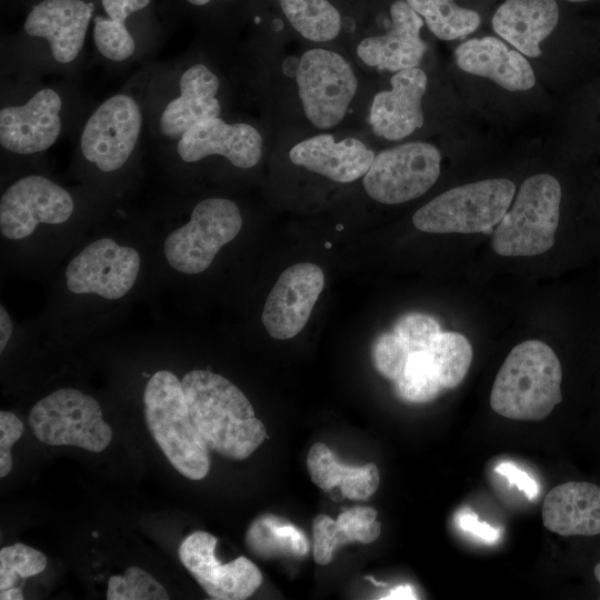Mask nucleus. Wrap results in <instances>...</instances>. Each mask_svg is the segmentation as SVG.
Returning a JSON list of instances; mask_svg holds the SVG:
<instances>
[{
	"instance_id": "33",
	"label": "nucleus",
	"mask_w": 600,
	"mask_h": 600,
	"mask_svg": "<svg viewBox=\"0 0 600 600\" xmlns=\"http://www.w3.org/2000/svg\"><path fill=\"white\" fill-rule=\"evenodd\" d=\"M47 567L46 556L27 544L17 542L0 550V591L16 587L19 579L41 573Z\"/></svg>"
},
{
	"instance_id": "16",
	"label": "nucleus",
	"mask_w": 600,
	"mask_h": 600,
	"mask_svg": "<svg viewBox=\"0 0 600 600\" xmlns=\"http://www.w3.org/2000/svg\"><path fill=\"white\" fill-rule=\"evenodd\" d=\"M217 543V537L209 532L190 533L179 548L181 563L210 598L248 599L262 582L260 570L246 557L222 564L216 557Z\"/></svg>"
},
{
	"instance_id": "4",
	"label": "nucleus",
	"mask_w": 600,
	"mask_h": 600,
	"mask_svg": "<svg viewBox=\"0 0 600 600\" xmlns=\"http://www.w3.org/2000/svg\"><path fill=\"white\" fill-rule=\"evenodd\" d=\"M181 383L191 421L209 450L243 460L264 441V424L230 380L208 370H192Z\"/></svg>"
},
{
	"instance_id": "10",
	"label": "nucleus",
	"mask_w": 600,
	"mask_h": 600,
	"mask_svg": "<svg viewBox=\"0 0 600 600\" xmlns=\"http://www.w3.org/2000/svg\"><path fill=\"white\" fill-rule=\"evenodd\" d=\"M34 437L50 446H72L103 451L112 440L98 401L72 388H62L39 400L30 410Z\"/></svg>"
},
{
	"instance_id": "1",
	"label": "nucleus",
	"mask_w": 600,
	"mask_h": 600,
	"mask_svg": "<svg viewBox=\"0 0 600 600\" xmlns=\"http://www.w3.org/2000/svg\"><path fill=\"white\" fill-rule=\"evenodd\" d=\"M94 6L84 0H41L18 37L1 48V74L9 80L58 74L73 79L86 58Z\"/></svg>"
},
{
	"instance_id": "8",
	"label": "nucleus",
	"mask_w": 600,
	"mask_h": 600,
	"mask_svg": "<svg viewBox=\"0 0 600 600\" xmlns=\"http://www.w3.org/2000/svg\"><path fill=\"white\" fill-rule=\"evenodd\" d=\"M561 186L551 174L539 173L520 186L511 209L497 224L492 249L503 257H530L554 244L560 218Z\"/></svg>"
},
{
	"instance_id": "34",
	"label": "nucleus",
	"mask_w": 600,
	"mask_h": 600,
	"mask_svg": "<svg viewBox=\"0 0 600 600\" xmlns=\"http://www.w3.org/2000/svg\"><path fill=\"white\" fill-rule=\"evenodd\" d=\"M108 600H168L164 587L139 567L128 568L108 580Z\"/></svg>"
},
{
	"instance_id": "27",
	"label": "nucleus",
	"mask_w": 600,
	"mask_h": 600,
	"mask_svg": "<svg viewBox=\"0 0 600 600\" xmlns=\"http://www.w3.org/2000/svg\"><path fill=\"white\" fill-rule=\"evenodd\" d=\"M381 527L377 511L371 507H354L333 520L327 514L313 519V557L321 564H328L334 550L350 542L371 543L380 536Z\"/></svg>"
},
{
	"instance_id": "2",
	"label": "nucleus",
	"mask_w": 600,
	"mask_h": 600,
	"mask_svg": "<svg viewBox=\"0 0 600 600\" xmlns=\"http://www.w3.org/2000/svg\"><path fill=\"white\" fill-rule=\"evenodd\" d=\"M88 111L74 83L42 84L40 79L9 80L1 87L0 147L8 154L30 157L53 147Z\"/></svg>"
},
{
	"instance_id": "41",
	"label": "nucleus",
	"mask_w": 600,
	"mask_h": 600,
	"mask_svg": "<svg viewBox=\"0 0 600 600\" xmlns=\"http://www.w3.org/2000/svg\"><path fill=\"white\" fill-rule=\"evenodd\" d=\"M384 600H410L418 599V596L410 584H400L391 588L384 597H381Z\"/></svg>"
},
{
	"instance_id": "22",
	"label": "nucleus",
	"mask_w": 600,
	"mask_h": 600,
	"mask_svg": "<svg viewBox=\"0 0 600 600\" xmlns=\"http://www.w3.org/2000/svg\"><path fill=\"white\" fill-rule=\"evenodd\" d=\"M454 58L464 72L488 78L509 91H526L536 83L534 72L524 56L494 37L462 42Z\"/></svg>"
},
{
	"instance_id": "32",
	"label": "nucleus",
	"mask_w": 600,
	"mask_h": 600,
	"mask_svg": "<svg viewBox=\"0 0 600 600\" xmlns=\"http://www.w3.org/2000/svg\"><path fill=\"white\" fill-rule=\"evenodd\" d=\"M247 543L252 552L262 556L277 548L296 556H304L309 550L308 541L298 528L270 517L260 518L252 523L247 533Z\"/></svg>"
},
{
	"instance_id": "38",
	"label": "nucleus",
	"mask_w": 600,
	"mask_h": 600,
	"mask_svg": "<svg viewBox=\"0 0 600 600\" xmlns=\"http://www.w3.org/2000/svg\"><path fill=\"white\" fill-rule=\"evenodd\" d=\"M496 472L503 476L511 486H516L528 499L532 500L538 496V483L514 463L509 461L500 462L496 467Z\"/></svg>"
},
{
	"instance_id": "14",
	"label": "nucleus",
	"mask_w": 600,
	"mask_h": 600,
	"mask_svg": "<svg viewBox=\"0 0 600 600\" xmlns=\"http://www.w3.org/2000/svg\"><path fill=\"white\" fill-rule=\"evenodd\" d=\"M71 193L41 174L13 181L0 199V231L11 240L23 239L41 223L61 224L74 211Z\"/></svg>"
},
{
	"instance_id": "29",
	"label": "nucleus",
	"mask_w": 600,
	"mask_h": 600,
	"mask_svg": "<svg viewBox=\"0 0 600 600\" xmlns=\"http://www.w3.org/2000/svg\"><path fill=\"white\" fill-rule=\"evenodd\" d=\"M423 18L429 30L441 40L472 33L480 24L477 11L459 7L454 0H406Z\"/></svg>"
},
{
	"instance_id": "13",
	"label": "nucleus",
	"mask_w": 600,
	"mask_h": 600,
	"mask_svg": "<svg viewBox=\"0 0 600 600\" xmlns=\"http://www.w3.org/2000/svg\"><path fill=\"white\" fill-rule=\"evenodd\" d=\"M441 153L431 143L414 141L379 152L363 176L366 192L376 201L398 204L419 198L438 180Z\"/></svg>"
},
{
	"instance_id": "3",
	"label": "nucleus",
	"mask_w": 600,
	"mask_h": 600,
	"mask_svg": "<svg viewBox=\"0 0 600 600\" xmlns=\"http://www.w3.org/2000/svg\"><path fill=\"white\" fill-rule=\"evenodd\" d=\"M148 133L171 144L206 119L221 116L219 76L201 61H171L143 70Z\"/></svg>"
},
{
	"instance_id": "43",
	"label": "nucleus",
	"mask_w": 600,
	"mask_h": 600,
	"mask_svg": "<svg viewBox=\"0 0 600 600\" xmlns=\"http://www.w3.org/2000/svg\"><path fill=\"white\" fill-rule=\"evenodd\" d=\"M184 1L194 7H203L210 3L212 0H184Z\"/></svg>"
},
{
	"instance_id": "12",
	"label": "nucleus",
	"mask_w": 600,
	"mask_h": 600,
	"mask_svg": "<svg viewBox=\"0 0 600 600\" xmlns=\"http://www.w3.org/2000/svg\"><path fill=\"white\" fill-rule=\"evenodd\" d=\"M296 81L304 114L319 129L332 128L343 119L358 88L349 62L322 48L302 54Z\"/></svg>"
},
{
	"instance_id": "45",
	"label": "nucleus",
	"mask_w": 600,
	"mask_h": 600,
	"mask_svg": "<svg viewBox=\"0 0 600 600\" xmlns=\"http://www.w3.org/2000/svg\"><path fill=\"white\" fill-rule=\"evenodd\" d=\"M567 1H570V2H586V1H590V0H567Z\"/></svg>"
},
{
	"instance_id": "39",
	"label": "nucleus",
	"mask_w": 600,
	"mask_h": 600,
	"mask_svg": "<svg viewBox=\"0 0 600 600\" xmlns=\"http://www.w3.org/2000/svg\"><path fill=\"white\" fill-rule=\"evenodd\" d=\"M459 527L477 538L492 543L496 542L500 537V530L491 527L484 521H480L476 513L472 511L462 512L458 516Z\"/></svg>"
},
{
	"instance_id": "31",
	"label": "nucleus",
	"mask_w": 600,
	"mask_h": 600,
	"mask_svg": "<svg viewBox=\"0 0 600 600\" xmlns=\"http://www.w3.org/2000/svg\"><path fill=\"white\" fill-rule=\"evenodd\" d=\"M393 383L397 396L412 403L429 402L443 390L428 350L410 352L401 376Z\"/></svg>"
},
{
	"instance_id": "30",
	"label": "nucleus",
	"mask_w": 600,
	"mask_h": 600,
	"mask_svg": "<svg viewBox=\"0 0 600 600\" xmlns=\"http://www.w3.org/2000/svg\"><path fill=\"white\" fill-rule=\"evenodd\" d=\"M427 350L436 364L442 388L458 387L472 361V347L468 339L454 331L440 332Z\"/></svg>"
},
{
	"instance_id": "24",
	"label": "nucleus",
	"mask_w": 600,
	"mask_h": 600,
	"mask_svg": "<svg viewBox=\"0 0 600 600\" xmlns=\"http://www.w3.org/2000/svg\"><path fill=\"white\" fill-rule=\"evenodd\" d=\"M544 527L560 536L600 534V487L569 481L552 488L542 504Z\"/></svg>"
},
{
	"instance_id": "17",
	"label": "nucleus",
	"mask_w": 600,
	"mask_h": 600,
	"mask_svg": "<svg viewBox=\"0 0 600 600\" xmlns=\"http://www.w3.org/2000/svg\"><path fill=\"white\" fill-rule=\"evenodd\" d=\"M172 151L187 164L207 158L222 157L233 167L250 169L262 157L260 132L246 122H228L221 117L206 119L171 143Z\"/></svg>"
},
{
	"instance_id": "15",
	"label": "nucleus",
	"mask_w": 600,
	"mask_h": 600,
	"mask_svg": "<svg viewBox=\"0 0 600 600\" xmlns=\"http://www.w3.org/2000/svg\"><path fill=\"white\" fill-rule=\"evenodd\" d=\"M140 256L110 238L87 246L67 266V288L78 294L94 293L107 300L126 296L134 286Z\"/></svg>"
},
{
	"instance_id": "44",
	"label": "nucleus",
	"mask_w": 600,
	"mask_h": 600,
	"mask_svg": "<svg viewBox=\"0 0 600 600\" xmlns=\"http://www.w3.org/2000/svg\"><path fill=\"white\" fill-rule=\"evenodd\" d=\"M593 573H594L596 579L600 583V562L598 564H596V567L593 569Z\"/></svg>"
},
{
	"instance_id": "42",
	"label": "nucleus",
	"mask_w": 600,
	"mask_h": 600,
	"mask_svg": "<svg viewBox=\"0 0 600 600\" xmlns=\"http://www.w3.org/2000/svg\"><path fill=\"white\" fill-rule=\"evenodd\" d=\"M22 590L18 587L8 588L6 590L0 591V599L1 600H21L23 599Z\"/></svg>"
},
{
	"instance_id": "26",
	"label": "nucleus",
	"mask_w": 600,
	"mask_h": 600,
	"mask_svg": "<svg viewBox=\"0 0 600 600\" xmlns=\"http://www.w3.org/2000/svg\"><path fill=\"white\" fill-rule=\"evenodd\" d=\"M307 468L316 486L324 491L339 487L342 496L351 500L370 498L380 483L379 470L374 463L346 466L321 442L310 448Z\"/></svg>"
},
{
	"instance_id": "11",
	"label": "nucleus",
	"mask_w": 600,
	"mask_h": 600,
	"mask_svg": "<svg viewBox=\"0 0 600 600\" xmlns=\"http://www.w3.org/2000/svg\"><path fill=\"white\" fill-rule=\"evenodd\" d=\"M242 227L237 203L226 198H207L191 211L189 221L166 239L163 251L168 263L179 272L204 271L219 250L232 241Z\"/></svg>"
},
{
	"instance_id": "36",
	"label": "nucleus",
	"mask_w": 600,
	"mask_h": 600,
	"mask_svg": "<svg viewBox=\"0 0 600 600\" xmlns=\"http://www.w3.org/2000/svg\"><path fill=\"white\" fill-rule=\"evenodd\" d=\"M409 350L394 332L381 333L372 346V361L384 378L396 381L402 373Z\"/></svg>"
},
{
	"instance_id": "21",
	"label": "nucleus",
	"mask_w": 600,
	"mask_h": 600,
	"mask_svg": "<svg viewBox=\"0 0 600 600\" xmlns=\"http://www.w3.org/2000/svg\"><path fill=\"white\" fill-rule=\"evenodd\" d=\"M376 154L362 141L346 138L336 141L331 134H319L293 146L290 161L340 183L363 177Z\"/></svg>"
},
{
	"instance_id": "7",
	"label": "nucleus",
	"mask_w": 600,
	"mask_h": 600,
	"mask_svg": "<svg viewBox=\"0 0 600 600\" xmlns=\"http://www.w3.org/2000/svg\"><path fill=\"white\" fill-rule=\"evenodd\" d=\"M148 429L169 462L191 480L210 470L209 449L194 428L181 380L168 370L157 371L143 392Z\"/></svg>"
},
{
	"instance_id": "35",
	"label": "nucleus",
	"mask_w": 600,
	"mask_h": 600,
	"mask_svg": "<svg viewBox=\"0 0 600 600\" xmlns=\"http://www.w3.org/2000/svg\"><path fill=\"white\" fill-rule=\"evenodd\" d=\"M393 332L409 352H414L427 350L441 330L433 317L421 312H410L396 322Z\"/></svg>"
},
{
	"instance_id": "20",
	"label": "nucleus",
	"mask_w": 600,
	"mask_h": 600,
	"mask_svg": "<svg viewBox=\"0 0 600 600\" xmlns=\"http://www.w3.org/2000/svg\"><path fill=\"white\" fill-rule=\"evenodd\" d=\"M391 26L382 36L363 39L357 48L359 58L378 70L400 71L418 67L427 46L420 37L422 18L406 0L390 7Z\"/></svg>"
},
{
	"instance_id": "37",
	"label": "nucleus",
	"mask_w": 600,
	"mask_h": 600,
	"mask_svg": "<svg viewBox=\"0 0 600 600\" xmlns=\"http://www.w3.org/2000/svg\"><path fill=\"white\" fill-rule=\"evenodd\" d=\"M23 423L10 411H0V477L4 478L12 468L11 447L20 439Z\"/></svg>"
},
{
	"instance_id": "23",
	"label": "nucleus",
	"mask_w": 600,
	"mask_h": 600,
	"mask_svg": "<svg viewBox=\"0 0 600 600\" xmlns=\"http://www.w3.org/2000/svg\"><path fill=\"white\" fill-rule=\"evenodd\" d=\"M152 0H100L103 14L92 19L96 57L113 68L129 67L150 52L129 26V19L146 10Z\"/></svg>"
},
{
	"instance_id": "5",
	"label": "nucleus",
	"mask_w": 600,
	"mask_h": 600,
	"mask_svg": "<svg viewBox=\"0 0 600 600\" xmlns=\"http://www.w3.org/2000/svg\"><path fill=\"white\" fill-rule=\"evenodd\" d=\"M134 80L92 108L78 131L81 159L101 173L124 168L148 132L143 70Z\"/></svg>"
},
{
	"instance_id": "19",
	"label": "nucleus",
	"mask_w": 600,
	"mask_h": 600,
	"mask_svg": "<svg viewBox=\"0 0 600 600\" xmlns=\"http://www.w3.org/2000/svg\"><path fill=\"white\" fill-rule=\"evenodd\" d=\"M427 82L424 71L417 67L397 71L390 79L391 89L378 92L372 100L369 123L374 134L394 141L421 128Z\"/></svg>"
},
{
	"instance_id": "6",
	"label": "nucleus",
	"mask_w": 600,
	"mask_h": 600,
	"mask_svg": "<svg viewBox=\"0 0 600 600\" xmlns=\"http://www.w3.org/2000/svg\"><path fill=\"white\" fill-rule=\"evenodd\" d=\"M561 380L560 361L547 343L521 342L510 351L496 376L490 406L509 419L542 420L562 400Z\"/></svg>"
},
{
	"instance_id": "28",
	"label": "nucleus",
	"mask_w": 600,
	"mask_h": 600,
	"mask_svg": "<svg viewBox=\"0 0 600 600\" xmlns=\"http://www.w3.org/2000/svg\"><path fill=\"white\" fill-rule=\"evenodd\" d=\"M279 1L286 18L303 38L323 42L339 34L341 16L328 0Z\"/></svg>"
},
{
	"instance_id": "18",
	"label": "nucleus",
	"mask_w": 600,
	"mask_h": 600,
	"mask_svg": "<svg viewBox=\"0 0 600 600\" xmlns=\"http://www.w3.org/2000/svg\"><path fill=\"white\" fill-rule=\"evenodd\" d=\"M324 287V273L314 263L287 268L276 281L263 306L262 323L270 337L287 340L307 324Z\"/></svg>"
},
{
	"instance_id": "9",
	"label": "nucleus",
	"mask_w": 600,
	"mask_h": 600,
	"mask_svg": "<svg viewBox=\"0 0 600 600\" xmlns=\"http://www.w3.org/2000/svg\"><path fill=\"white\" fill-rule=\"evenodd\" d=\"M516 186L498 178L466 183L437 196L418 209L413 226L430 233L488 232L511 206Z\"/></svg>"
},
{
	"instance_id": "25",
	"label": "nucleus",
	"mask_w": 600,
	"mask_h": 600,
	"mask_svg": "<svg viewBox=\"0 0 600 600\" xmlns=\"http://www.w3.org/2000/svg\"><path fill=\"white\" fill-rule=\"evenodd\" d=\"M558 21L556 0H506L492 17V28L523 56L537 58Z\"/></svg>"
},
{
	"instance_id": "40",
	"label": "nucleus",
	"mask_w": 600,
	"mask_h": 600,
	"mask_svg": "<svg viewBox=\"0 0 600 600\" xmlns=\"http://www.w3.org/2000/svg\"><path fill=\"white\" fill-rule=\"evenodd\" d=\"M13 326L11 318L3 306L0 307V352H2L8 344V341L12 334Z\"/></svg>"
}]
</instances>
